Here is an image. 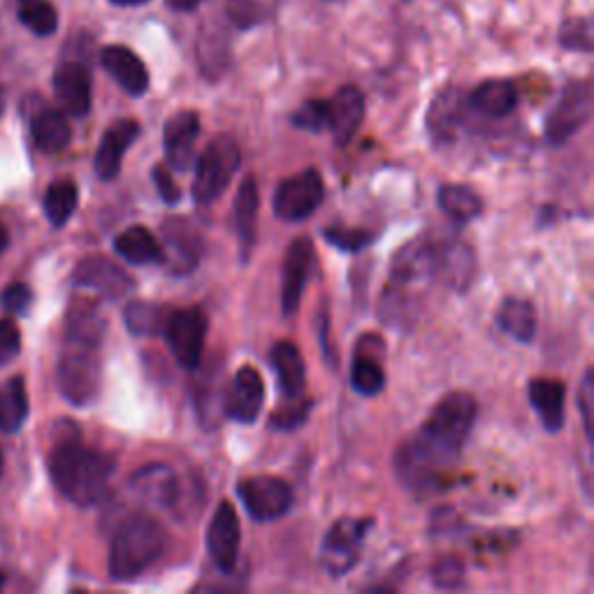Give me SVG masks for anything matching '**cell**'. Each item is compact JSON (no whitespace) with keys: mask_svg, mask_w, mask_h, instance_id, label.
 <instances>
[{"mask_svg":"<svg viewBox=\"0 0 594 594\" xmlns=\"http://www.w3.org/2000/svg\"><path fill=\"white\" fill-rule=\"evenodd\" d=\"M96 348H82L75 346L68 354H63L58 369H56V384L65 400L75 407H89L96 402L100 392V363L94 354Z\"/></svg>","mask_w":594,"mask_h":594,"instance_id":"5","label":"cell"},{"mask_svg":"<svg viewBox=\"0 0 594 594\" xmlns=\"http://www.w3.org/2000/svg\"><path fill=\"white\" fill-rule=\"evenodd\" d=\"M293 126L302 130H312V133H321L323 128H327V102L306 100L293 115Z\"/></svg>","mask_w":594,"mask_h":594,"instance_id":"39","label":"cell"},{"mask_svg":"<svg viewBox=\"0 0 594 594\" xmlns=\"http://www.w3.org/2000/svg\"><path fill=\"white\" fill-rule=\"evenodd\" d=\"M262 402H266V386L253 367H241L226 395V415L237 423L251 425L258 421Z\"/></svg>","mask_w":594,"mask_h":594,"instance_id":"17","label":"cell"},{"mask_svg":"<svg viewBox=\"0 0 594 594\" xmlns=\"http://www.w3.org/2000/svg\"><path fill=\"white\" fill-rule=\"evenodd\" d=\"M564 384L558 379H532L530 402L548 432H560L564 425Z\"/></svg>","mask_w":594,"mask_h":594,"instance_id":"23","label":"cell"},{"mask_svg":"<svg viewBox=\"0 0 594 594\" xmlns=\"http://www.w3.org/2000/svg\"><path fill=\"white\" fill-rule=\"evenodd\" d=\"M79 203V191L73 180H58L45 193V214L54 228H63L71 222Z\"/></svg>","mask_w":594,"mask_h":594,"instance_id":"34","label":"cell"},{"mask_svg":"<svg viewBox=\"0 0 594 594\" xmlns=\"http://www.w3.org/2000/svg\"><path fill=\"white\" fill-rule=\"evenodd\" d=\"M237 495L247 514L258 522H272L293 509V488L277 476H251L239 480Z\"/></svg>","mask_w":594,"mask_h":594,"instance_id":"8","label":"cell"},{"mask_svg":"<svg viewBox=\"0 0 594 594\" xmlns=\"http://www.w3.org/2000/svg\"><path fill=\"white\" fill-rule=\"evenodd\" d=\"M33 302V291L26 283H12L3 291V298H0V304L8 314H24Z\"/></svg>","mask_w":594,"mask_h":594,"instance_id":"43","label":"cell"},{"mask_svg":"<svg viewBox=\"0 0 594 594\" xmlns=\"http://www.w3.org/2000/svg\"><path fill=\"white\" fill-rule=\"evenodd\" d=\"M3 587H6V576L0 574V590H3Z\"/></svg>","mask_w":594,"mask_h":594,"instance_id":"50","label":"cell"},{"mask_svg":"<svg viewBox=\"0 0 594 594\" xmlns=\"http://www.w3.org/2000/svg\"><path fill=\"white\" fill-rule=\"evenodd\" d=\"M165 342L170 344L172 356L186 369H195L203 363L205 339H207V316L201 306L188 310H174L165 330Z\"/></svg>","mask_w":594,"mask_h":594,"instance_id":"10","label":"cell"},{"mask_svg":"<svg viewBox=\"0 0 594 594\" xmlns=\"http://www.w3.org/2000/svg\"><path fill=\"white\" fill-rule=\"evenodd\" d=\"M474 274H476V256L467 245L453 241V245L436 247L434 277H442L455 291H467L474 281Z\"/></svg>","mask_w":594,"mask_h":594,"instance_id":"22","label":"cell"},{"mask_svg":"<svg viewBox=\"0 0 594 594\" xmlns=\"http://www.w3.org/2000/svg\"><path fill=\"white\" fill-rule=\"evenodd\" d=\"M439 205L457 224H467L483 212V201L469 186L446 184L439 188Z\"/></svg>","mask_w":594,"mask_h":594,"instance_id":"33","label":"cell"},{"mask_svg":"<svg viewBox=\"0 0 594 594\" xmlns=\"http://www.w3.org/2000/svg\"><path fill=\"white\" fill-rule=\"evenodd\" d=\"M325 186L316 168H306L300 174L283 180L274 193V214L281 222L298 224L310 218L323 203Z\"/></svg>","mask_w":594,"mask_h":594,"instance_id":"6","label":"cell"},{"mask_svg":"<svg viewBox=\"0 0 594 594\" xmlns=\"http://www.w3.org/2000/svg\"><path fill=\"white\" fill-rule=\"evenodd\" d=\"M497 323L506 335L522 344H530L537 335L534 304L522 298H506L497 310Z\"/></svg>","mask_w":594,"mask_h":594,"instance_id":"27","label":"cell"},{"mask_svg":"<svg viewBox=\"0 0 594 594\" xmlns=\"http://www.w3.org/2000/svg\"><path fill=\"white\" fill-rule=\"evenodd\" d=\"M168 546L165 527L149 516L128 518L115 534L109 550V576L133 581L156 562Z\"/></svg>","mask_w":594,"mask_h":594,"instance_id":"3","label":"cell"},{"mask_svg":"<svg viewBox=\"0 0 594 594\" xmlns=\"http://www.w3.org/2000/svg\"><path fill=\"white\" fill-rule=\"evenodd\" d=\"M6 112V89H3V84H0V117H3Z\"/></svg>","mask_w":594,"mask_h":594,"instance_id":"49","label":"cell"},{"mask_svg":"<svg viewBox=\"0 0 594 594\" xmlns=\"http://www.w3.org/2000/svg\"><path fill=\"white\" fill-rule=\"evenodd\" d=\"M130 486L136 488L140 497L161 506V509H174V506L180 504V480L172 474V469L168 465H161V462L159 465L142 467L133 476V480H130Z\"/></svg>","mask_w":594,"mask_h":594,"instance_id":"21","label":"cell"},{"mask_svg":"<svg viewBox=\"0 0 594 594\" xmlns=\"http://www.w3.org/2000/svg\"><path fill=\"white\" fill-rule=\"evenodd\" d=\"M239 539H241V530H239L237 511L230 501L224 499L222 504H218V509L207 530L209 555L222 571H233L237 566Z\"/></svg>","mask_w":594,"mask_h":594,"instance_id":"15","label":"cell"},{"mask_svg":"<svg viewBox=\"0 0 594 594\" xmlns=\"http://www.w3.org/2000/svg\"><path fill=\"white\" fill-rule=\"evenodd\" d=\"M138 136H140V123L133 119H121L107 128V133L96 153V172L100 180L109 182L117 177L126 151L133 147Z\"/></svg>","mask_w":594,"mask_h":594,"instance_id":"19","label":"cell"},{"mask_svg":"<svg viewBox=\"0 0 594 594\" xmlns=\"http://www.w3.org/2000/svg\"><path fill=\"white\" fill-rule=\"evenodd\" d=\"M29 418V392L24 377H12L0 386V432L14 434Z\"/></svg>","mask_w":594,"mask_h":594,"instance_id":"30","label":"cell"},{"mask_svg":"<svg viewBox=\"0 0 594 594\" xmlns=\"http://www.w3.org/2000/svg\"><path fill=\"white\" fill-rule=\"evenodd\" d=\"M472 107L483 117L501 119L506 115H511L518 107V91L511 82L506 79H488L480 86H476L472 98Z\"/></svg>","mask_w":594,"mask_h":594,"instance_id":"25","label":"cell"},{"mask_svg":"<svg viewBox=\"0 0 594 594\" xmlns=\"http://www.w3.org/2000/svg\"><path fill=\"white\" fill-rule=\"evenodd\" d=\"M8 245H10V237H8V230H6L3 226H0V253H3V251L8 249Z\"/></svg>","mask_w":594,"mask_h":594,"instance_id":"48","label":"cell"},{"mask_svg":"<svg viewBox=\"0 0 594 594\" xmlns=\"http://www.w3.org/2000/svg\"><path fill=\"white\" fill-rule=\"evenodd\" d=\"M592 379H594V374H592V369H587L583 386H581V392H579V407H581L587 442H592V409H594V384H592Z\"/></svg>","mask_w":594,"mask_h":594,"instance_id":"45","label":"cell"},{"mask_svg":"<svg viewBox=\"0 0 594 594\" xmlns=\"http://www.w3.org/2000/svg\"><path fill=\"white\" fill-rule=\"evenodd\" d=\"M258 186L256 180L249 177L241 182L237 197H235V228L239 237L241 258H249L253 245H256V222H258Z\"/></svg>","mask_w":594,"mask_h":594,"instance_id":"24","label":"cell"},{"mask_svg":"<svg viewBox=\"0 0 594 594\" xmlns=\"http://www.w3.org/2000/svg\"><path fill=\"white\" fill-rule=\"evenodd\" d=\"M241 161V151L235 138L218 136L209 142L205 153L197 161L195 182H193V201L203 207H209L214 201H218Z\"/></svg>","mask_w":594,"mask_h":594,"instance_id":"4","label":"cell"},{"mask_svg":"<svg viewBox=\"0 0 594 594\" xmlns=\"http://www.w3.org/2000/svg\"><path fill=\"white\" fill-rule=\"evenodd\" d=\"M102 68L112 77L128 96H142L149 89V71L142 58L128 47L112 45L100 54Z\"/></svg>","mask_w":594,"mask_h":594,"instance_id":"20","label":"cell"},{"mask_svg":"<svg viewBox=\"0 0 594 594\" xmlns=\"http://www.w3.org/2000/svg\"><path fill=\"white\" fill-rule=\"evenodd\" d=\"M115 474V457L82 444L77 430L50 453V476L61 495L77 506L98 504Z\"/></svg>","mask_w":594,"mask_h":594,"instance_id":"2","label":"cell"},{"mask_svg":"<svg viewBox=\"0 0 594 594\" xmlns=\"http://www.w3.org/2000/svg\"><path fill=\"white\" fill-rule=\"evenodd\" d=\"M478 402L469 392H451L434 407L413 442L398 453V474L413 490L430 493L453 467L476 423Z\"/></svg>","mask_w":594,"mask_h":594,"instance_id":"1","label":"cell"},{"mask_svg":"<svg viewBox=\"0 0 594 594\" xmlns=\"http://www.w3.org/2000/svg\"><path fill=\"white\" fill-rule=\"evenodd\" d=\"M153 184H156V191L163 197V203H168V205H177L180 203L182 191H180L177 184H174L168 165L153 168Z\"/></svg>","mask_w":594,"mask_h":594,"instance_id":"44","label":"cell"},{"mask_svg":"<svg viewBox=\"0 0 594 594\" xmlns=\"http://www.w3.org/2000/svg\"><path fill=\"white\" fill-rule=\"evenodd\" d=\"M0 474H3V453H0Z\"/></svg>","mask_w":594,"mask_h":594,"instance_id":"51","label":"cell"},{"mask_svg":"<svg viewBox=\"0 0 594 594\" xmlns=\"http://www.w3.org/2000/svg\"><path fill=\"white\" fill-rule=\"evenodd\" d=\"M109 3L117 6V8H138V6L149 3V0H109Z\"/></svg>","mask_w":594,"mask_h":594,"instance_id":"47","label":"cell"},{"mask_svg":"<svg viewBox=\"0 0 594 594\" xmlns=\"http://www.w3.org/2000/svg\"><path fill=\"white\" fill-rule=\"evenodd\" d=\"M350 386L365 398H371V395H379L384 390L386 374L377 360L358 356L354 367H350Z\"/></svg>","mask_w":594,"mask_h":594,"instance_id":"36","label":"cell"},{"mask_svg":"<svg viewBox=\"0 0 594 594\" xmlns=\"http://www.w3.org/2000/svg\"><path fill=\"white\" fill-rule=\"evenodd\" d=\"M374 520H354V518H342L337 520L330 532L323 539L321 546V562L327 569L330 576H344L346 571L356 566L360 558V548L365 541V534L371 530Z\"/></svg>","mask_w":594,"mask_h":594,"instance_id":"9","label":"cell"},{"mask_svg":"<svg viewBox=\"0 0 594 594\" xmlns=\"http://www.w3.org/2000/svg\"><path fill=\"white\" fill-rule=\"evenodd\" d=\"M285 400L289 402L277 409L270 418L272 430H295L306 421V415L312 411V400L302 398V395L300 398H285Z\"/></svg>","mask_w":594,"mask_h":594,"instance_id":"37","label":"cell"},{"mask_svg":"<svg viewBox=\"0 0 594 594\" xmlns=\"http://www.w3.org/2000/svg\"><path fill=\"white\" fill-rule=\"evenodd\" d=\"M75 283L107 300H119L136 289L130 274L123 268H119L117 262L107 260L102 256L84 258L75 270Z\"/></svg>","mask_w":594,"mask_h":594,"instance_id":"13","label":"cell"},{"mask_svg":"<svg viewBox=\"0 0 594 594\" xmlns=\"http://www.w3.org/2000/svg\"><path fill=\"white\" fill-rule=\"evenodd\" d=\"M21 348V333L12 318H0V367L10 365Z\"/></svg>","mask_w":594,"mask_h":594,"instance_id":"42","label":"cell"},{"mask_svg":"<svg viewBox=\"0 0 594 594\" xmlns=\"http://www.w3.org/2000/svg\"><path fill=\"white\" fill-rule=\"evenodd\" d=\"M323 235L330 245L342 249V251H350V253H358L371 245V233H367V230L335 226V228H327Z\"/></svg>","mask_w":594,"mask_h":594,"instance_id":"38","label":"cell"},{"mask_svg":"<svg viewBox=\"0 0 594 594\" xmlns=\"http://www.w3.org/2000/svg\"><path fill=\"white\" fill-rule=\"evenodd\" d=\"M54 94L65 115L86 117L91 109V73L82 63H63L54 75Z\"/></svg>","mask_w":594,"mask_h":594,"instance_id":"18","label":"cell"},{"mask_svg":"<svg viewBox=\"0 0 594 594\" xmlns=\"http://www.w3.org/2000/svg\"><path fill=\"white\" fill-rule=\"evenodd\" d=\"M172 306L153 302H130L123 312V321L130 333L138 337L163 335V330L172 316Z\"/></svg>","mask_w":594,"mask_h":594,"instance_id":"32","label":"cell"},{"mask_svg":"<svg viewBox=\"0 0 594 594\" xmlns=\"http://www.w3.org/2000/svg\"><path fill=\"white\" fill-rule=\"evenodd\" d=\"M592 117V89L587 82H569L555 107L546 117V140L550 144H564L574 138Z\"/></svg>","mask_w":594,"mask_h":594,"instance_id":"7","label":"cell"},{"mask_svg":"<svg viewBox=\"0 0 594 594\" xmlns=\"http://www.w3.org/2000/svg\"><path fill=\"white\" fill-rule=\"evenodd\" d=\"M105 335V318L94 302H77L68 314V342L82 348H96Z\"/></svg>","mask_w":594,"mask_h":594,"instance_id":"28","label":"cell"},{"mask_svg":"<svg viewBox=\"0 0 594 594\" xmlns=\"http://www.w3.org/2000/svg\"><path fill=\"white\" fill-rule=\"evenodd\" d=\"M163 233V260L170 262V270L174 274H188L195 270L197 262L203 258V237L188 218H168L161 228Z\"/></svg>","mask_w":594,"mask_h":594,"instance_id":"11","label":"cell"},{"mask_svg":"<svg viewBox=\"0 0 594 594\" xmlns=\"http://www.w3.org/2000/svg\"><path fill=\"white\" fill-rule=\"evenodd\" d=\"M197 136H201V117L193 109H182V112L168 119L163 128V147L172 170L186 172L193 168Z\"/></svg>","mask_w":594,"mask_h":594,"instance_id":"14","label":"cell"},{"mask_svg":"<svg viewBox=\"0 0 594 594\" xmlns=\"http://www.w3.org/2000/svg\"><path fill=\"white\" fill-rule=\"evenodd\" d=\"M363 119L365 96L358 86H342L333 100H327V128L337 147H346L356 138Z\"/></svg>","mask_w":594,"mask_h":594,"instance_id":"16","label":"cell"},{"mask_svg":"<svg viewBox=\"0 0 594 594\" xmlns=\"http://www.w3.org/2000/svg\"><path fill=\"white\" fill-rule=\"evenodd\" d=\"M19 19L21 24L42 37L56 33L58 29V14L50 0H21Z\"/></svg>","mask_w":594,"mask_h":594,"instance_id":"35","label":"cell"},{"mask_svg":"<svg viewBox=\"0 0 594 594\" xmlns=\"http://www.w3.org/2000/svg\"><path fill=\"white\" fill-rule=\"evenodd\" d=\"M272 367L285 398H300L306 384V369L300 348L293 342H279L272 348Z\"/></svg>","mask_w":594,"mask_h":594,"instance_id":"26","label":"cell"},{"mask_svg":"<svg viewBox=\"0 0 594 594\" xmlns=\"http://www.w3.org/2000/svg\"><path fill=\"white\" fill-rule=\"evenodd\" d=\"M168 6L177 12H191L201 6V0H168Z\"/></svg>","mask_w":594,"mask_h":594,"instance_id":"46","label":"cell"},{"mask_svg":"<svg viewBox=\"0 0 594 594\" xmlns=\"http://www.w3.org/2000/svg\"><path fill=\"white\" fill-rule=\"evenodd\" d=\"M432 581L436 587L453 590L465 583V564L457 558H444L439 560L432 569Z\"/></svg>","mask_w":594,"mask_h":594,"instance_id":"40","label":"cell"},{"mask_svg":"<svg viewBox=\"0 0 594 594\" xmlns=\"http://www.w3.org/2000/svg\"><path fill=\"white\" fill-rule=\"evenodd\" d=\"M562 45L566 50H579V52H592V29L587 19H571L562 29Z\"/></svg>","mask_w":594,"mask_h":594,"instance_id":"41","label":"cell"},{"mask_svg":"<svg viewBox=\"0 0 594 594\" xmlns=\"http://www.w3.org/2000/svg\"><path fill=\"white\" fill-rule=\"evenodd\" d=\"M33 142L45 153H58L73 140V130L68 119L58 109H42L31 123Z\"/></svg>","mask_w":594,"mask_h":594,"instance_id":"31","label":"cell"},{"mask_svg":"<svg viewBox=\"0 0 594 594\" xmlns=\"http://www.w3.org/2000/svg\"><path fill=\"white\" fill-rule=\"evenodd\" d=\"M314 266V245L310 237H298L291 241L283 260V281H281V306L285 316H295L302 302L306 279Z\"/></svg>","mask_w":594,"mask_h":594,"instance_id":"12","label":"cell"},{"mask_svg":"<svg viewBox=\"0 0 594 594\" xmlns=\"http://www.w3.org/2000/svg\"><path fill=\"white\" fill-rule=\"evenodd\" d=\"M115 249L123 260L133 262V266H151V262H163L161 241L142 226H133V228L123 230L121 235H117Z\"/></svg>","mask_w":594,"mask_h":594,"instance_id":"29","label":"cell"}]
</instances>
